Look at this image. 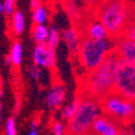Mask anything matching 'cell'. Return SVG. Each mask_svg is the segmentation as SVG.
<instances>
[{
    "instance_id": "cell-1",
    "label": "cell",
    "mask_w": 135,
    "mask_h": 135,
    "mask_svg": "<svg viewBox=\"0 0 135 135\" xmlns=\"http://www.w3.org/2000/svg\"><path fill=\"white\" fill-rule=\"evenodd\" d=\"M96 17L104 23L110 38L117 40L124 37L128 26L135 18V9L130 0H108L101 4Z\"/></svg>"
},
{
    "instance_id": "cell-2",
    "label": "cell",
    "mask_w": 135,
    "mask_h": 135,
    "mask_svg": "<svg viewBox=\"0 0 135 135\" xmlns=\"http://www.w3.org/2000/svg\"><path fill=\"white\" fill-rule=\"evenodd\" d=\"M119 57L113 51L104 63L93 72H89L84 80V93L95 98L102 99L114 91L117 67Z\"/></svg>"
},
{
    "instance_id": "cell-3",
    "label": "cell",
    "mask_w": 135,
    "mask_h": 135,
    "mask_svg": "<svg viewBox=\"0 0 135 135\" xmlns=\"http://www.w3.org/2000/svg\"><path fill=\"white\" fill-rule=\"evenodd\" d=\"M79 98L78 108L68 120L67 129L71 135H89L96 119L104 114L102 101L85 93Z\"/></svg>"
},
{
    "instance_id": "cell-4",
    "label": "cell",
    "mask_w": 135,
    "mask_h": 135,
    "mask_svg": "<svg viewBox=\"0 0 135 135\" xmlns=\"http://www.w3.org/2000/svg\"><path fill=\"white\" fill-rule=\"evenodd\" d=\"M116 40L106 38L102 40H95L89 37H84L78 50V61L85 72H93L100 67L104 61L114 51Z\"/></svg>"
},
{
    "instance_id": "cell-5",
    "label": "cell",
    "mask_w": 135,
    "mask_h": 135,
    "mask_svg": "<svg viewBox=\"0 0 135 135\" xmlns=\"http://www.w3.org/2000/svg\"><path fill=\"white\" fill-rule=\"evenodd\" d=\"M104 113L114 118L120 124L135 120V101L128 100L117 93H111L102 99Z\"/></svg>"
},
{
    "instance_id": "cell-6",
    "label": "cell",
    "mask_w": 135,
    "mask_h": 135,
    "mask_svg": "<svg viewBox=\"0 0 135 135\" xmlns=\"http://www.w3.org/2000/svg\"><path fill=\"white\" fill-rule=\"evenodd\" d=\"M114 93L128 100L135 101V65L128 63L119 59L117 67Z\"/></svg>"
},
{
    "instance_id": "cell-7",
    "label": "cell",
    "mask_w": 135,
    "mask_h": 135,
    "mask_svg": "<svg viewBox=\"0 0 135 135\" xmlns=\"http://www.w3.org/2000/svg\"><path fill=\"white\" fill-rule=\"evenodd\" d=\"M120 130L122 124L114 118L104 113L94 123L90 135H118Z\"/></svg>"
},
{
    "instance_id": "cell-8",
    "label": "cell",
    "mask_w": 135,
    "mask_h": 135,
    "mask_svg": "<svg viewBox=\"0 0 135 135\" xmlns=\"http://www.w3.org/2000/svg\"><path fill=\"white\" fill-rule=\"evenodd\" d=\"M33 62L40 68H52L56 62L55 49L47 46V44H37L33 49Z\"/></svg>"
},
{
    "instance_id": "cell-9",
    "label": "cell",
    "mask_w": 135,
    "mask_h": 135,
    "mask_svg": "<svg viewBox=\"0 0 135 135\" xmlns=\"http://www.w3.org/2000/svg\"><path fill=\"white\" fill-rule=\"evenodd\" d=\"M114 52L120 60L135 65V40L127 37H122L116 40Z\"/></svg>"
},
{
    "instance_id": "cell-10",
    "label": "cell",
    "mask_w": 135,
    "mask_h": 135,
    "mask_svg": "<svg viewBox=\"0 0 135 135\" xmlns=\"http://www.w3.org/2000/svg\"><path fill=\"white\" fill-rule=\"evenodd\" d=\"M84 37H89L95 40H102L106 38H110L108 32L104 23L101 22L98 17L90 20L84 27Z\"/></svg>"
},
{
    "instance_id": "cell-11",
    "label": "cell",
    "mask_w": 135,
    "mask_h": 135,
    "mask_svg": "<svg viewBox=\"0 0 135 135\" xmlns=\"http://www.w3.org/2000/svg\"><path fill=\"white\" fill-rule=\"evenodd\" d=\"M83 38L84 37H82L80 31L75 27H69V28H66L62 32V40L66 43L68 50L72 54H75V55L78 54Z\"/></svg>"
},
{
    "instance_id": "cell-12",
    "label": "cell",
    "mask_w": 135,
    "mask_h": 135,
    "mask_svg": "<svg viewBox=\"0 0 135 135\" xmlns=\"http://www.w3.org/2000/svg\"><path fill=\"white\" fill-rule=\"evenodd\" d=\"M65 99H66V89L61 84H55L50 88L46 95V106L50 110L60 108Z\"/></svg>"
},
{
    "instance_id": "cell-13",
    "label": "cell",
    "mask_w": 135,
    "mask_h": 135,
    "mask_svg": "<svg viewBox=\"0 0 135 135\" xmlns=\"http://www.w3.org/2000/svg\"><path fill=\"white\" fill-rule=\"evenodd\" d=\"M26 28V18L22 11H15L11 16V29L15 35H21Z\"/></svg>"
},
{
    "instance_id": "cell-14",
    "label": "cell",
    "mask_w": 135,
    "mask_h": 135,
    "mask_svg": "<svg viewBox=\"0 0 135 135\" xmlns=\"http://www.w3.org/2000/svg\"><path fill=\"white\" fill-rule=\"evenodd\" d=\"M32 37L37 44H46L49 28L45 25H34L32 29Z\"/></svg>"
},
{
    "instance_id": "cell-15",
    "label": "cell",
    "mask_w": 135,
    "mask_h": 135,
    "mask_svg": "<svg viewBox=\"0 0 135 135\" xmlns=\"http://www.w3.org/2000/svg\"><path fill=\"white\" fill-rule=\"evenodd\" d=\"M10 59H11V63L12 66L18 67L22 63V59H23V46L21 44V41L15 40L13 41L11 50H10Z\"/></svg>"
},
{
    "instance_id": "cell-16",
    "label": "cell",
    "mask_w": 135,
    "mask_h": 135,
    "mask_svg": "<svg viewBox=\"0 0 135 135\" xmlns=\"http://www.w3.org/2000/svg\"><path fill=\"white\" fill-rule=\"evenodd\" d=\"M79 100H80V98L78 96V98H75V100L72 101L71 104H67L66 106L62 107V110H61V117H62V119L69 120L73 116H74L75 111H77V108H78Z\"/></svg>"
},
{
    "instance_id": "cell-17",
    "label": "cell",
    "mask_w": 135,
    "mask_h": 135,
    "mask_svg": "<svg viewBox=\"0 0 135 135\" xmlns=\"http://www.w3.org/2000/svg\"><path fill=\"white\" fill-rule=\"evenodd\" d=\"M61 39H62V34L59 32V29L56 27H50L49 28V37H47V41H46L47 46L56 50V47L59 46Z\"/></svg>"
},
{
    "instance_id": "cell-18",
    "label": "cell",
    "mask_w": 135,
    "mask_h": 135,
    "mask_svg": "<svg viewBox=\"0 0 135 135\" xmlns=\"http://www.w3.org/2000/svg\"><path fill=\"white\" fill-rule=\"evenodd\" d=\"M32 20H33L34 25H45V22L47 21L46 10H45L43 6L34 9L33 12H32Z\"/></svg>"
},
{
    "instance_id": "cell-19",
    "label": "cell",
    "mask_w": 135,
    "mask_h": 135,
    "mask_svg": "<svg viewBox=\"0 0 135 135\" xmlns=\"http://www.w3.org/2000/svg\"><path fill=\"white\" fill-rule=\"evenodd\" d=\"M67 130L65 124L60 120H55L51 126V132H52L54 135H67Z\"/></svg>"
},
{
    "instance_id": "cell-20",
    "label": "cell",
    "mask_w": 135,
    "mask_h": 135,
    "mask_svg": "<svg viewBox=\"0 0 135 135\" xmlns=\"http://www.w3.org/2000/svg\"><path fill=\"white\" fill-rule=\"evenodd\" d=\"M5 135H17V129H16V120L13 117L9 118L5 123Z\"/></svg>"
},
{
    "instance_id": "cell-21",
    "label": "cell",
    "mask_w": 135,
    "mask_h": 135,
    "mask_svg": "<svg viewBox=\"0 0 135 135\" xmlns=\"http://www.w3.org/2000/svg\"><path fill=\"white\" fill-rule=\"evenodd\" d=\"M15 0H4V13L6 16H12L15 13Z\"/></svg>"
},
{
    "instance_id": "cell-22",
    "label": "cell",
    "mask_w": 135,
    "mask_h": 135,
    "mask_svg": "<svg viewBox=\"0 0 135 135\" xmlns=\"http://www.w3.org/2000/svg\"><path fill=\"white\" fill-rule=\"evenodd\" d=\"M29 75L32 77V79L34 80H39L41 77V69L40 67H38L37 65H33V66L29 67Z\"/></svg>"
},
{
    "instance_id": "cell-23",
    "label": "cell",
    "mask_w": 135,
    "mask_h": 135,
    "mask_svg": "<svg viewBox=\"0 0 135 135\" xmlns=\"http://www.w3.org/2000/svg\"><path fill=\"white\" fill-rule=\"evenodd\" d=\"M124 37L135 40V18L133 20L132 22H130V25L128 26V28H127L126 33H124Z\"/></svg>"
},
{
    "instance_id": "cell-24",
    "label": "cell",
    "mask_w": 135,
    "mask_h": 135,
    "mask_svg": "<svg viewBox=\"0 0 135 135\" xmlns=\"http://www.w3.org/2000/svg\"><path fill=\"white\" fill-rule=\"evenodd\" d=\"M84 3L88 5L89 7H93V9H99L102 4V0H84Z\"/></svg>"
},
{
    "instance_id": "cell-25",
    "label": "cell",
    "mask_w": 135,
    "mask_h": 135,
    "mask_svg": "<svg viewBox=\"0 0 135 135\" xmlns=\"http://www.w3.org/2000/svg\"><path fill=\"white\" fill-rule=\"evenodd\" d=\"M41 6V0H31V7L32 10L37 9V7Z\"/></svg>"
},
{
    "instance_id": "cell-26",
    "label": "cell",
    "mask_w": 135,
    "mask_h": 135,
    "mask_svg": "<svg viewBox=\"0 0 135 135\" xmlns=\"http://www.w3.org/2000/svg\"><path fill=\"white\" fill-rule=\"evenodd\" d=\"M129 135H135V123H133L130 129H129Z\"/></svg>"
},
{
    "instance_id": "cell-27",
    "label": "cell",
    "mask_w": 135,
    "mask_h": 135,
    "mask_svg": "<svg viewBox=\"0 0 135 135\" xmlns=\"http://www.w3.org/2000/svg\"><path fill=\"white\" fill-rule=\"evenodd\" d=\"M118 135H129V130H126L124 128H122V130L119 132V134Z\"/></svg>"
},
{
    "instance_id": "cell-28",
    "label": "cell",
    "mask_w": 135,
    "mask_h": 135,
    "mask_svg": "<svg viewBox=\"0 0 135 135\" xmlns=\"http://www.w3.org/2000/svg\"><path fill=\"white\" fill-rule=\"evenodd\" d=\"M31 126H32V129H37V127H38V122L37 120H32V123H31Z\"/></svg>"
},
{
    "instance_id": "cell-29",
    "label": "cell",
    "mask_w": 135,
    "mask_h": 135,
    "mask_svg": "<svg viewBox=\"0 0 135 135\" xmlns=\"http://www.w3.org/2000/svg\"><path fill=\"white\" fill-rule=\"evenodd\" d=\"M27 135H39V134H38V132L35 130V129H32V130H31V132H29Z\"/></svg>"
},
{
    "instance_id": "cell-30",
    "label": "cell",
    "mask_w": 135,
    "mask_h": 135,
    "mask_svg": "<svg viewBox=\"0 0 135 135\" xmlns=\"http://www.w3.org/2000/svg\"><path fill=\"white\" fill-rule=\"evenodd\" d=\"M4 13V3H0V15Z\"/></svg>"
},
{
    "instance_id": "cell-31",
    "label": "cell",
    "mask_w": 135,
    "mask_h": 135,
    "mask_svg": "<svg viewBox=\"0 0 135 135\" xmlns=\"http://www.w3.org/2000/svg\"><path fill=\"white\" fill-rule=\"evenodd\" d=\"M130 3H132V5L134 6V9H135V0H130Z\"/></svg>"
},
{
    "instance_id": "cell-32",
    "label": "cell",
    "mask_w": 135,
    "mask_h": 135,
    "mask_svg": "<svg viewBox=\"0 0 135 135\" xmlns=\"http://www.w3.org/2000/svg\"><path fill=\"white\" fill-rule=\"evenodd\" d=\"M1 96H3V88L0 86V98H1Z\"/></svg>"
},
{
    "instance_id": "cell-33",
    "label": "cell",
    "mask_w": 135,
    "mask_h": 135,
    "mask_svg": "<svg viewBox=\"0 0 135 135\" xmlns=\"http://www.w3.org/2000/svg\"><path fill=\"white\" fill-rule=\"evenodd\" d=\"M1 107H3V106H1V104H0V111H1Z\"/></svg>"
},
{
    "instance_id": "cell-34",
    "label": "cell",
    "mask_w": 135,
    "mask_h": 135,
    "mask_svg": "<svg viewBox=\"0 0 135 135\" xmlns=\"http://www.w3.org/2000/svg\"><path fill=\"white\" fill-rule=\"evenodd\" d=\"M0 123H1V116H0Z\"/></svg>"
},
{
    "instance_id": "cell-35",
    "label": "cell",
    "mask_w": 135,
    "mask_h": 135,
    "mask_svg": "<svg viewBox=\"0 0 135 135\" xmlns=\"http://www.w3.org/2000/svg\"><path fill=\"white\" fill-rule=\"evenodd\" d=\"M69 135H71V134H69Z\"/></svg>"
}]
</instances>
